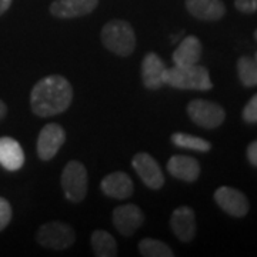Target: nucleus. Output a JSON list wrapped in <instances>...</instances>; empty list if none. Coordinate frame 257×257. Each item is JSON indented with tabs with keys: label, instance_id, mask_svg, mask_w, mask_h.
I'll list each match as a JSON object with an SVG mask.
<instances>
[{
	"label": "nucleus",
	"instance_id": "nucleus-1",
	"mask_svg": "<svg viewBox=\"0 0 257 257\" xmlns=\"http://www.w3.org/2000/svg\"><path fill=\"white\" fill-rule=\"evenodd\" d=\"M73 100V89L63 76H47L32 89L30 106L35 114L49 117L69 109Z\"/></svg>",
	"mask_w": 257,
	"mask_h": 257
},
{
	"label": "nucleus",
	"instance_id": "nucleus-2",
	"mask_svg": "<svg viewBox=\"0 0 257 257\" xmlns=\"http://www.w3.org/2000/svg\"><path fill=\"white\" fill-rule=\"evenodd\" d=\"M166 84L180 90H210L213 87L209 70L199 64H175L173 67L167 69Z\"/></svg>",
	"mask_w": 257,
	"mask_h": 257
},
{
	"label": "nucleus",
	"instance_id": "nucleus-3",
	"mask_svg": "<svg viewBox=\"0 0 257 257\" xmlns=\"http://www.w3.org/2000/svg\"><path fill=\"white\" fill-rule=\"evenodd\" d=\"M101 43L114 55L126 57L136 49L135 30L124 20H111L101 29Z\"/></svg>",
	"mask_w": 257,
	"mask_h": 257
},
{
	"label": "nucleus",
	"instance_id": "nucleus-4",
	"mask_svg": "<svg viewBox=\"0 0 257 257\" xmlns=\"http://www.w3.org/2000/svg\"><path fill=\"white\" fill-rule=\"evenodd\" d=\"M60 183L67 200L73 203L83 202L87 194L89 186L86 167L77 160L69 162L63 169Z\"/></svg>",
	"mask_w": 257,
	"mask_h": 257
},
{
	"label": "nucleus",
	"instance_id": "nucleus-5",
	"mask_svg": "<svg viewBox=\"0 0 257 257\" xmlns=\"http://www.w3.org/2000/svg\"><path fill=\"white\" fill-rule=\"evenodd\" d=\"M37 243L50 250H64L74 243V230L62 221H50L43 224L36 234Z\"/></svg>",
	"mask_w": 257,
	"mask_h": 257
},
{
	"label": "nucleus",
	"instance_id": "nucleus-6",
	"mask_svg": "<svg viewBox=\"0 0 257 257\" xmlns=\"http://www.w3.org/2000/svg\"><path fill=\"white\" fill-rule=\"evenodd\" d=\"M189 117L200 127L216 128L226 119V111L219 103L204 99H194L187 104Z\"/></svg>",
	"mask_w": 257,
	"mask_h": 257
},
{
	"label": "nucleus",
	"instance_id": "nucleus-7",
	"mask_svg": "<svg viewBox=\"0 0 257 257\" xmlns=\"http://www.w3.org/2000/svg\"><path fill=\"white\" fill-rule=\"evenodd\" d=\"M66 133L63 127L57 123H49L40 130L37 138V156L40 160H52L63 146Z\"/></svg>",
	"mask_w": 257,
	"mask_h": 257
},
{
	"label": "nucleus",
	"instance_id": "nucleus-8",
	"mask_svg": "<svg viewBox=\"0 0 257 257\" xmlns=\"http://www.w3.org/2000/svg\"><path fill=\"white\" fill-rule=\"evenodd\" d=\"M214 200L219 204L221 210L226 211L233 217H244L250 209L246 194H243L237 189L227 187V186L219 187L214 192Z\"/></svg>",
	"mask_w": 257,
	"mask_h": 257
},
{
	"label": "nucleus",
	"instance_id": "nucleus-9",
	"mask_svg": "<svg viewBox=\"0 0 257 257\" xmlns=\"http://www.w3.org/2000/svg\"><path fill=\"white\" fill-rule=\"evenodd\" d=\"M133 169L136 170L142 182L150 189H160L165 184V176L162 167L155 157L147 153H138L132 160Z\"/></svg>",
	"mask_w": 257,
	"mask_h": 257
},
{
	"label": "nucleus",
	"instance_id": "nucleus-10",
	"mask_svg": "<svg viewBox=\"0 0 257 257\" xmlns=\"http://www.w3.org/2000/svg\"><path fill=\"white\" fill-rule=\"evenodd\" d=\"M145 220V214L136 204H123L113 210V224L120 234L130 237Z\"/></svg>",
	"mask_w": 257,
	"mask_h": 257
},
{
	"label": "nucleus",
	"instance_id": "nucleus-11",
	"mask_svg": "<svg viewBox=\"0 0 257 257\" xmlns=\"http://www.w3.org/2000/svg\"><path fill=\"white\" fill-rule=\"evenodd\" d=\"M167 67L156 53H147L142 63V80L149 90H157L166 84Z\"/></svg>",
	"mask_w": 257,
	"mask_h": 257
},
{
	"label": "nucleus",
	"instance_id": "nucleus-12",
	"mask_svg": "<svg viewBox=\"0 0 257 257\" xmlns=\"http://www.w3.org/2000/svg\"><path fill=\"white\" fill-rule=\"evenodd\" d=\"M170 227L175 236L183 243H189L196 236V214L189 206L177 207L170 217Z\"/></svg>",
	"mask_w": 257,
	"mask_h": 257
},
{
	"label": "nucleus",
	"instance_id": "nucleus-13",
	"mask_svg": "<svg viewBox=\"0 0 257 257\" xmlns=\"http://www.w3.org/2000/svg\"><path fill=\"white\" fill-rule=\"evenodd\" d=\"M99 0H55L50 13L60 19H73L86 16L96 9Z\"/></svg>",
	"mask_w": 257,
	"mask_h": 257
},
{
	"label": "nucleus",
	"instance_id": "nucleus-14",
	"mask_svg": "<svg viewBox=\"0 0 257 257\" xmlns=\"http://www.w3.org/2000/svg\"><path fill=\"white\" fill-rule=\"evenodd\" d=\"M186 9L193 18L204 22H217L226 15L221 0H186Z\"/></svg>",
	"mask_w": 257,
	"mask_h": 257
},
{
	"label": "nucleus",
	"instance_id": "nucleus-15",
	"mask_svg": "<svg viewBox=\"0 0 257 257\" xmlns=\"http://www.w3.org/2000/svg\"><path fill=\"white\" fill-rule=\"evenodd\" d=\"M167 172L179 180L193 183L200 176V165L194 157L177 155V156H172L169 159Z\"/></svg>",
	"mask_w": 257,
	"mask_h": 257
},
{
	"label": "nucleus",
	"instance_id": "nucleus-16",
	"mask_svg": "<svg viewBox=\"0 0 257 257\" xmlns=\"http://www.w3.org/2000/svg\"><path fill=\"white\" fill-rule=\"evenodd\" d=\"M101 192L106 196L123 200L127 199L133 194V182L128 177V175L123 172H113L110 175H107L100 183Z\"/></svg>",
	"mask_w": 257,
	"mask_h": 257
},
{
	"label": "nucleus",
	"instance_id": "nucleus-17",
	"mask_svg": "<svg viewBox=\"0 0 257 257\" xmlns=\"http://www.w3.org/2000/svg\"><path fill=\"white\" fill-rule=\"evenodd\" d=\"M0 165L9 172H16L25 165L23 149L15 139L0 138Z\"/></svg>",
	"mask_w": 257,
	"mask_h": 257
},
{
	"label": "nucleus",
	"instance_id": "nucleus-18",
	"mask_svg": "<svg viewBox=\"0 0 257 257\" xmlns=\"http://www.w3.org/2000/svg\"><path fill=\"white\" fill-rule=\"evenodd\" d=\"M202 42L196 36H186L173 52V63L177 66L197 64L202 57Z\"/></svg>",
	"mask_w": 257,
	"mask_h": 257
},
{
	"label": "nucleus",
	"instance_id": "nucleus-19",
	"mask_svg": "<svg viewBox=\"0 0 257 257\" xmlns=\"http://www.w3.org/2000/svg\"><path fill=\"white\" fill-rule=\"evenodd\" d=\"M92 248L93 253L99 257H114L117 256V243L114 237L106 230H94L92 233Z\"/></svg>",
	"mask_w": 257,
	"mask_h": 257
},
{
	"label": "nucleus",
	"instance_id": "nucleus-20",
	"mask_svg": "<svg viewBox=\"0 0 257 257\" xmlns=\"http://www.w3.org/2000/svg\"><path fill=\"white\" fill-rule=\"evenodd\" d=\"M139 251L145 257H173V250L165 241L146 237L139 243Z\"/></svg>",
	"mask_w": 257,
	"mask_h": 257
},
{
	"label": "nucleus",
	"instance_id": "nucleus-21",
	"mask_svg": "<svg viewBox=\"0 0 257 257\" xmlns=\"http://www.w3.org/2000/svg\"><path fill=\"white\" fill-rule=\"evenodd\" d=\"M237 73L243 86H257V62L248 56H241L237 62Z\"/></svg>",
	"mask_w": 257,
	"mask_h": 257
},
{
	"label": "nucleus",
	"instance_id": "nucleus-22",
	"mask_svg": "<svg viewBox=\"0 0 257 257\" xmlns=\"http://www.w3.org/2000/svg\"><path fill=\"white\" fill-rule=\"evenodd\" d=\"M172 142L175 146L180 147V149H189V150L202 152V153H206L211 149V145L207 140L187 135V133H175L172 136Z\"/></svg>",
	"mask_w": 257,
	"mask_h": 257
},
{
	"label": "nucleus",
	"instance_id": "nucleus-23",
	"mask_svg": "<svg viewBox=\"0 0 257 257\" xmlns=\"http://www.w3.org/2000/svg\"><path fill=\"white\" fill-rule=\"evenodd\" d=\"M243 120L246 123H250V124L257 123V93L244 106V109H243Z\"/></svg>",
	"mask_w": 257,
	"mask_h": 257
},
{
	"label": "nucleus",
	"instance_id": "nucleus-24",
	"mask_svg": "<svg viewBox=\"0 0 257 257\" xmlns=\"http://www.w3.org/2000/svg\"><path fill=\"white\" fill-rule=\"evenodd\" d=\"M12 214H13V211H12L10 203L6 199L0 197V231L6 229V226L12 220Z\"/></svg>",
	"mask_w": 257,
	"mask_h": 257
},
{
	"label": "nucleus",
	"instance_id": "nucleus-25",
	"mask_svg": "<svg viewBox=\"0 0 257 257\" xmlns=\"http://www.w3.org/2000/svg\"><path fill=\"white\" fill-rule=\"evenodd\" d=\"M234 6L241 13L251 15L257 12V0H234Z\"/></svg>",
	"mask_w": 257,
	"mask_h": 257
},
{
	"label": "nucleus",
	"instance_id": "nucleus-26",
	"mask_svg": "<svg viewBox=\"0 0 257 257\" xmlns=\"http://www.w3.org/2000/svg\"><path fill=\"white\" fill-rule=\"evenodd\" d=\"M247 160L250 162V165H253L254 167H257V140L256 142H251L247 147Z\"/></svg>",
	"mask_w": 257,
	"mask_h": 257
},
{
	"label": "nucleus",
	"instance_id": "nucleus-27",
	"mask_svg": "<svg viewBox=\"0 0 257 257\" xmlns=\"http://www.w3.org/2000/svg\"><path fill=\"white\" fill-rule=\"evenodd\" d=\"M10 5H12V0H0V16H2L5 12H8V9L10 8Z\"/></svg>",
	"mask_w": 257,
	"mask_h": 257
},
{
	"label": "nucleus",
	"instance_id": "nucleus-28",
	"mask_svg": "<svg viewBox=\"0 0 257 257\" xmlns=\"http://www.w3.org/2000/svg\"><path fill=\"white\" fill-rule=\"evenodd\" d=\"M6 113H8V107H6L5 101L0 100V120H2L3 117H5V116H6Z\"/></svg>",
	"mask_w": 257,
	"mask_h": 257
},
{
	"label": "nucleus",
	"instance_id": "nucleus-29",
	"mask_svg": "<svg viewBox=\"0 0 257 257\" xmlns=\"http://www.w3.org/2000/svg\"><path fill=\"white\" fill-rule=\"evenodd\" d=\"M254 37H256V40H257V30H256V32H254Z\"/></svg>",
	"mask_w": 257,
	"mask_h": 257
},
{
	"label": "nucleus",
	"instance_id": "nucleus-30",
	"mask_svg": "<svg viewBox=\"0 0 257 257\" xmlns=\"http://www.w3.org/2000/svg\"><path fill=\"white\" fill-rule=\"evenodd\" d=\"M254 60H256V62H257V53H256V56H254Z\"/></svg>",
	"mask_w": 257,
	"mask_h": 257
}]
</instances>
